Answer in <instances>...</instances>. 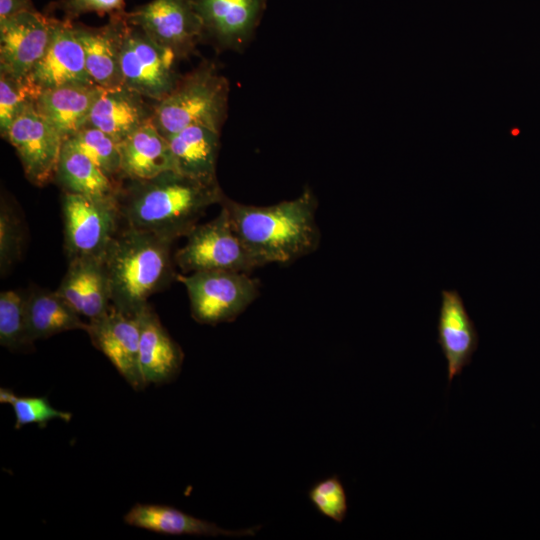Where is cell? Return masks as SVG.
Listing matches in <instances>:
<instances>
[{"instance_id":"6da1fadb","label":"cell","mask_w":540,"mask_h":540,"mask_svg":"<svg viewBox=\"0 0 540 540\" xmlns=\"http://www.w3.org/2000/svg\"><path fill=\"white\" fill-rule=\"evenodd\" d=\"M225 195L215 182H204L170 170L149 179H122L116 192L123 223L176 240L198 224L205 211Z\"/></svg>"},{"instance_id":"7a4b0ae2","label":"cell","mask_w":540,"mask_h":540,"mask_svg":"<svg viewBox=\"0 0 540 540\" xmlns=\"http://www.w3.org/2000/svg\"><path fill=\"white\" fill-rule=\"evenodd\" d=\"M220 205L257 267L291 263L319 246L317 200L310 189L270 206L242 204L226 196Z\"/></svg>"},{"instance_id":"3957f363","label":"cell","mask_w":540,"mask_h":540,"mask_svg":"<svg viewBox=\"0 0 540 540\" xmlns=\"http://www.w3.org/2000/svg\"><path fill=\"white\" fill-rule=\"evenodd\" d=\"M172 243L123 223L104 256L111 304L117 310L138 316L153 294L177 278Z\"/></svg>"},{"instance_id":"277c9868","label":"cell","mask_w":540,"mask_h":540,"mask_svg":"<svg viewBox=\"0 0 540 540\" xmlns=\"http://www.w3.org/2000/svg\"><path fill=\"white\" fill-rule=\"evenodd\" d=\"M228 96L227 79L214 63L203 61L156 101L152 122L166 138L192 125L220 133L227 116Z\"/></svg>"},{"instance_id":"5b68a950","label":"cell","mask_w":540,"mask_h":540,"mask_svg":"<svg viewBox=\"0 0 540 540\" xmlns=\"http://www.w3.org/2000/svg\"><path fill=\"white\" fill-rule=\"evenodd\" d=\"M190 301L193 319L216 325L235 320L259 296L260 282L249 273L211 270L177 274Z\"/></svg>"},{"instance_id":"8992f818","label":"cell","mask_w":540,"mask_h":540,"mask_svg":"<svg viewBox=\"0 0 540 540\" xmlns=\"http://www.w3.org/2000/svg\"><path fill=\"white\" fill-rule=\"evenodd\" d=\"M64 249L68 260L103 258L123 225L115 198H96L63 192Z\"/></svg>"},{"instance_id":"52a82bcc","label":"cell","mask_w":540,"mask_h":540,"mask_svg":"<svg viewBox=\"0 0 540 540\" xmlns=\"http://www.w3.org/2000/svg\"><path fill=\"white\" fill-rule=\"evenodd\" d=\"M121 30L120 63L124 86L159 101L169 94L181 76L175 54L156 43L141 28L127 22Z\"/></svg>"},{"instance_id":"ba28073f","label":"cell","mask_w":540,"mask_h":540,"mask_svg":"<svg viewBox=\"0 0 540 540\" xmlns=\"http://www.w3.org/2000/svg\"><path fill=\"white\" fill-rule=\"evenodd\" d=\"M186 238L174 255L175 264L184 273L226 270L250 274L257 268L224 207L213 220L197 224Z\"/></svg>"},{"instance_id":"9c48e42d","label":"cell","mask_w":540,"mask_h":540,"mask_svg":"<svg viewBox=\"0 0 540 540\" xmlns=\"http://www.w3.org/2000/svg\"><path fill=\"white\" fill-rule=\"evenodd\" d=\"M124 16L179 60L194 53L204 39L202 21L192 0H152L124 12Z\"/></svg>"},{"instance_id":"30bf717a","label":"cell","mask_w":540,"mask_h":540,"mask_svg":"<svg viewBox=\"0 0 540 540\" xmlns=\"http://www.w3.org/2000/svg\"><path fill=\"white\" fill-rule=\"evenodd\" d=\"M5 139L15 148L24 174L42 187L54 181L64 139L29 102L13 121Z\"/></svg>"},{"instance_id":"8fae6325","label":"cell","mask_w":540,"mask_h":540,"mask_svg":"<svg viewBox=\"0 0 540 540\" xmlns=\"http://www.w3.org/2000/svg\"><path fill=\"white\" fill-rule=\"evenodd\" d=\"M52 33V18L27 10L0 20V72L25 79L44 55Z\"/></svg>"},{"instance_id":"7c38bea8","label":"cell","mask_w":540,"mask_h":540,"mask_svg":"<svg viewBox=\"0 0 540 540\" xmlns=\"http://www.w3.org/2000/svg\"><path fill=\"white\" fill-rule=\"evenodd\" d=\"M25 79L38 95L62 86L96 85L87 71L85 54L74 34L72 21L52 18L49 45Z\"/></svg>"},{"instance_id":"4fadbf2b","label":"cell","mask_w":540,"mask_h":540,"mask_svg":"<svg viewBox=\"0 0 540 540\" xmlns=\"http://www.w3.org/2000/svg\"><path fill=\"white\" fill-rule=\"evenodd\" d=\"M86 332L134 390L147 386L139 364V315L129 316L111 305L105 314L88 321Z\"/></svg>"},{"instance_id":"5bb4252c","label":"cell","mask_w":540,"mask_h":540,"mask_svg":"<svg viewBox=\"0 0 540 540\" xmlns=\"http://www.w3.org/2000/svg\"><path fill=\"white\" fill-rule=\"evenodd\" d=\"M204 38L220 49H241L251 38L266 0H192Z\"/></svg>"},{"instance_id":"9a60e30c","label":"cell","mask_w":540,"mask_h":540,"mask_svg":"<svg viewBox=\"0 0 540 540\" xmlns=\"http://www.w3.org/2000/svg\"><path fill=\"white\" fill-rule=\"evenodd\" d=\"M437 342L447 362L448 383L472 361L479 334L456 289L441 291Z\"/></svg>"},{"instance_id":"2e32d148","label":"cell","mask_w":540,"mask_h":540,"mask_svg":"<svg viewBox=\"0 0 540 540\" xmlns=\"http://www.w3.org/2000/svg\"><path fill=\"white\" fill-rule=\"evenodd\" d=\"M55 291L88 320L102 316L112 305L103 258L70 259L66 274Z\"/></svg>"},{"instance_id":"e0dca14e","label":"cell","mask_w":540,"mask_h":540,"mask_svg":"<svg viewBox=\"0 0 540 540\" xmlns=\"http://www.w3.org/2000/svg\"><path fill=\"white\" fill-rule=\"evenodd\" d=\"M124 12L110 15L109 23L101 27L73 24L85 54L87 71L94 83L104 89L124 86L120 63Z\"/></svg>"},{"instance_id":"ac0fdd59","label":"cell","mask_w":540,"mask_h":540,"mask_svg":"<svg viewBox=\"0 0 540 540\" xmlns=\"http://www.w3.org/2000/svg\"><path fill=\"white\" fill-rule=\"evenodd\" d=\"M145 99L148 98L126 86L103 88L91 110L88 125L120 143L153 119L154 106Z\"/></svg>"},{"instance_id":"d6986e66","label":"cell","mask_w":540,"mask_h":540,"mask_svg":"<svg viewBox=\"0 0 540 540\" xmlns=\"http://www.w3.org/2000/svg\"><path fill=\"white\" fill-rule=\"evenodd\" d=\"M139 364L146 385L166 384L181 371L184 354L148 305L140 314Z\"/></svg>"},{"instance_id":"ffe728a7","label":"cell","mask_w":540,"mask_h":540,"mask_svg":"<svg viewBox=\"0 0 540 540\" xmlns=\"http://www.w3.org/2000/svg\"><path fill=\"white\" fill-rule=\"evenodd\" d=\"M102 90L98 85H68L48 89L40 92L34 105L38 113L66 140L88 124L91 110Z\"/></svg>"},{"instance_id":"44dd1931","label":"cell","mask_w":540,"mask_h":540,"mask_svg":"<svg viewBox=\"0 0 540 540\" xmlns=\"http://www.w3.org/2000/svg\"><path fill=\"white\" fill-rule=\"evenodd\" d=\"M130 526L171 535L254 536L261 526L227 530L213 522L196 518L174 507L160 504H136L124 516Z\"/></svg>"},{"instance_id":"7402d4cb","label":"cell","mask_w":540,"mask_h":540,"mask_svg":"<svg viewBox=\"0 0 540 540\" xmlns=\"http://www.w3.org/2000/svg\"><path fill=\"white\" fill-rule=\"evenodd\" d=\"M121 157L120 180L149 179L163 172L175 171L168 139L152 120L118 143Z\"/></svg>"},{"instance_id":"603a6c76","label":"cell","mask_w":540,"mask_h":540,"mask_svg":"<svg viewBox=\"0 0 540 540\" xmlns=\"http://www.w3.org/2000/svg\"><path fill=\"white\" fill-rule=\"evenodd\" d=\"M175 171L204 182H215L220 133L192 125L169 136Z\"/></svg>"},{"instance_id":"cb8c5ba5","label":"cell","mask_w":540,"mask_h":540,"mask_svg":"<svg viewBox=\"0 0 540 540\" xmlns=\"http://www.w3.org/2000/svg\"><path fill=\"white\" fill-rule=\"evenodd\" d=\"M88 322L56 291L34 287L26 298V331L34 343L70 330L86 331Z\"/></svg>"},{"instance_id":"d4e9b609","label":"cell","mask_w":540,"mask_h":540,"mask_svg":"<svg viewBox=\"0 0 540 540\" xmlns=\"http://www.w3.org/2000/svg\"><path fill=\"white\" fill-rule=\"evenodd\" d=\"M54 182L63 192L96 198H115L118 187L68 139L61 149Z\"/></svg>"},{"instance_id":"484cf974","label":"cell","mask_w":540,"mask_h":540,"mask_svg":"<svg viewBox=\"0 0 540 540\" xmlns=\"http://www.w3.org/2000/svg\"><path fill=\"white\" fill-rule=\"evenodd\" d=\"M27 293L6 290L0 294V344L15 351H29L33 347L26 331Z\"/></svg>"},{"instance_id":"4316f807","label":"cell","mask_w":540,"mask_h":540,"mask_svg":"<svg viewBox=\"0 0 540 540\" xmlns=\"http://www.w3.org/2000/svg\"><path fill=\"white\" fill-rule=\"evenodd\" d=\"M115 183L120 181L121 157L116 143L100 129L86 125L68 139Z\"/></svg>"},{"instance_id":"83f0119b","label":"cell","mask_w":540,"mask_h":540,"mask_svg":"<svg viewBox=\"0 0 540 540\" xmlns=\"http://www.w3.org/2000/svg\"><path fill=\"white\" fill-rule=\"evenodd\" d=\"M0 402L12 406L16 418L15 429L28 424H37L44 428L50 420L69 422L72 418L70 412L54 408L46 397L17 396L12 390L3 387L0 389Z\"/></svg>"},{"instance_id":"f1b7e54d","label":"cell","mask_w":540,"mask_h":540,"mask_svg":"<svg viewBox=\"0 0 540 540\" xmlns=\"http://www.w3.org/2000/svg\"><path fill=\"white\" fill-rule=\"evenodd\" d=\"M24 243V227L20 215L6 199L0 207V271L5 276L20 260Z\"/></svg>"},{"instance_id":"f546056e","label":"cell","mask_w":540,"mask_h":540,"mask_svg":"<svg viewBox=\"0 0 540 540\" xmlns=\"http://www.w3.org/2000/svg\"><path fill=\"white\" fill-rule=\"evenodd\" d=\"M38 93L26 79H16L0 72V134L5 139L10 126L22 109Z\"/></svg>"},{"instance_id":"4dcf8cb0","label":"cell","mask_w":540,"mask_h":540,"mask_svg":"<svg viewBox=\"0 0 540 540\" xmlns=\"http://www.w3.org/2000/svg\"><path fill=\"white\" fill-rule=\"evenodd\" d=\"M308 498L323 516L337 523L344 521L348 512L347 494L338 476L315 483L308 491Z\"/></svg>"},{"instance_id":"1f68e13d","label":"cell","mask_w":540,"mask_h":540,"mask_svg":"<svg viewBox=\"0 0 540 540\" xmlns=\"http://www.w3.org/2000/svg\"><path fill=\"white\" fill-rule=\"evenodd\" d=\"M53 5L64 14V19L72 21L86 13L110 15L124 12L125 0H59Z\"/></svg>"},{"instance_id":"d6a6232c","label":"cell","mask_w":540,"mask_h":540,"mask_svg":"<svg viewBox=\"0 0 540 540\" xmlns=\"http://www.w3.org/2000/svg\"><path fill=\"white\" fill-rule=\"evenodd\" d=\"M27 10H36L32 0H0V20Z\"/></svg>"}]
</instances>
